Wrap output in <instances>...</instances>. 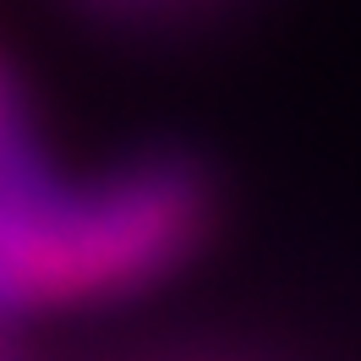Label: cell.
<instances>
[{"mask_svg":"<svg viewBox=\"0 0 361 361\" xmlns=\"http://www.w3.org/2000/svg\"><path fill=\"white\" fill-rule=\"evenodd\" d=\"M6 132H11V126H6V121H0V137H6Z\"/></svg>","mask_w":361,"mask_h":361,"instance_id":"cell-2","label":"cell"},{"mask_svg":"<svg viewBox=\"0 0 361 361\" xmlns=\"http://www.w3.org/2000/svg\"><path fill=\"white\" fill-rule=\"evenodd\" d=\"M197 230V192L180 176H137L61 192L0 137V307L77 301L159 274Z\"/></svg>","mask_w":361,"mask_h":361,"instance_id":"cell-1","label":"cell"}]
</instances>
